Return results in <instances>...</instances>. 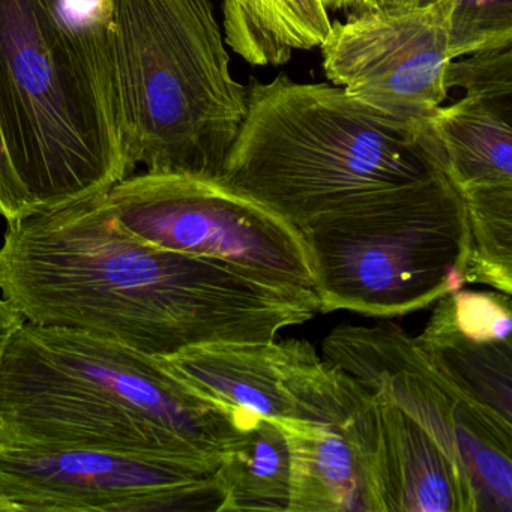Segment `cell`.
Segmentation results:
<instances>
[{"mask_svg":"<svg viewBox=\"0 0 512 512\" xmlns=\"http://www.w3.org/2000/svg\"><path fill=\"white\" fill-rule=\"evenodd\" d=\"M0 292L26 322L76 329L167 358L263 343L320 313L316 290L256 280L128 232L106 193L8 223Z\"/></svg>","mask_w":512,"mask_h":512,"instance_id":"6da1fadb","label":"cell"},{"mask_svg":"<svg viewBox=\"0 0 512 512\" xmlns=\"http://www.w3.org/2000/svg\"><path fill=\"white\" fill-rule=\"evenodd\" d=\"M256 418L208 400L158 356L23 322L0 358V448L100 449L220 466Z\"/></svg>","mask_w":512,"mask_h":512,"instance_id":"7a4b0ae2","label":"cell"},{"mask_svg":"<svg viewBox=\"0 0 512 512\" xmlns=\"http://www.w3.org/2000/svg\"><path fill=\"white\" fill-rule=\"evenodd\" d=\"M0 128L37 211L130 176L110 0H0Z\"/></svg>","mask_w":512,"mask_h":512,"instance_id":"3957f363","label":"cell"},{"mask_svg":"<svg viewBox=\"0 0 512 512\" xmlns=\"http://www.w3.org/2000/svg\"><path fill=\"white\" fill-rule=\"evenodd\" d=\"M446 176L427 131L356 106L343 89L253 80L221 181L296 229Z\"/></svg>","mask_w":512,"mask_h":512,"instance_id":"277c9868","label":"cell"},{"mask_svg":"<svg viewBox=\"0 0 512 512\" xmlns=\"http://www.w3.org/2000/svg\"><path fill=\"white\" fill-rule=\"evenodd\" d=\"M128 172L221 179L248 106L211 0H110Z\"/></svg>","mask_w":512,"mask_h":512,"instance_id":"5b68a950","label":"cell"},{"mask_svg":"<svg viewBox=\"0 0 512 512\" xmlns=\"http://www.w3.org/2000/svg\"><path fill=\"white\" fill-rule=\"evenodd\" d=\"M299 230L320 313L404 316L467 284L469 220L448 175Z\"/></svg>","mask_w":512,"mask_h":512,"instance_id":"8992f818","label":"cell"},{"mask_svg":"<svg viewBox=\"0 0 512 512\" xmlns=\"http://www.w3.org/2000/svg\"><path fill=\"white\" fill-rule=\"evenodd\" d=\"M106 199L146 244L217 260L274 286L314 290L301 230L221 179L145 172L113 185Z\"/></svg>","mask_w":512,"mask_h":512,"instance_id":"52a82bcc","label":"cell"},{"mask_svg":"<svg viewBox=\"0 0 512 512\" xmlns=\"http://www.w3.org/2000/svg\"><path fill=\"white\" fill-rule=\"evenodd\" d=\"M323 355L439 442L469 476L476 512L512 511V427L470 403L412 335L388 320L341 325L326 337Z\"/></svg>","mask_w":512,"mask_h":512,"instance_id":"ba28073f","label":"cell"},{"mask_svg":"<svg viewBox=\"0 0 512 512\" xmlns=\"http://www.w3.org/2000/svg\"><path fill=\"white\" fill-rule=\"evenodd\" d=\"M218 464L100 449L0 448L11 512H220Z\"/></svg>","mask_w":512,"mask_h":512,"instance_id":"9c48e42d","label":"cell"},{"mask_svg":"<svg viewBox=\"0 0 512 512\" xmlns=\"http://www.w3.org/2000/svg\"><path fill=\"white\" fill-rule=\"evenodd\" d=\"M448 13L449 0H436L335 20L319 46L326 77L361 109L419 127L448 98Z\"/></svg>","mask_w":512,"mask_h":512,"instance_id":"30bf717a","label":"cell"},{"mask_svg":"<svg viewBox=\"0 0 512 512\" xmlns=\"http://www.w3.org/2000/svg\"><path fill=\"white\" fill-rule=\"evenodd\" d=\"M193 391L259 418L352 424L373 397L310 341L209 344L161 358Z\"/></svg>","mask_w":512,"mask_h":512,"instance_id":"8fae6325","label":"cell"},{"mask_svg":"<svg viewBox=\"0 0 512 512\" xmlns=\"http://www.w3.org/2000/svg\"><path fill=\"white\" fill-rule=\"evenodd\" d=\"M290 455L287 512H377L370 472L376 403L352 424L274 419Z\"/></svg>","mask_w":512,"mask_h":512,"instance_id":"7c38bea8","label":"cell"},{"mask_svg":"<svg viewBox=\"0 0 512 512\" xmlns=\"http://www.w3.org/2000/svg\"><path fill=\"white\" fill-rule=\"evenodd\" d=\"M370 472L377 512H476L467 473L403 410L379 401Z\"/></svg>","mask_w":512,"mask_h":512,"instance_id":"4fadbf2b","label":"cell"},{"mask_svg":"<svg viewBox=\"0 0 512 512\" xmlns=\"http://www.w3.org/2000/svg\"><path fill=\"white\" fill-rule=\"evenodd\" d=\"M421 125L460 194L512 185L511 109L464 95Z\"/></svg>","mask_w":512,"mask_h":512,"instance_id":"5bb4252c","label":"cell"},{"mask_svg":"<svg viewBox=\"0 0 512 512\" xmlns=\"http://www.w3.org/2000/svg\"><path fill=\"white\" fill-rule=\"evenodd\" d=\"M413 338L470 403L512 427V341H479L464 335L452 316L451 293L437 301L424 331Z\"/></svg>","mask_w":512,"mask_h":512,"instance_id":"9a60e30c","label":"cell"},{"mask_svg":"<svg viewBox=\"0 0 512 512\" xmlns=\"http://www.w3.org/2000/svg\"><path fill=\"white\" fill-rule=\"evenodd\" d=\"M322 0H223L224 40L253 67H280L331 29Z\"/></svg>","mask_w":512,"mask_h":512,"instance_id":"2e32d148","label":"cell"},{"mask_svg":"<svg viewBox=\"0 0 512 512\" xmlns=\"http://www.w3.org/2000/svg\"><path fill=\"white\" fill-rule=\"evenodd\" d=\"M220 512H284L290 499V455L274 419H251L217 469Z\"/></svg>","mask_w":512,"mask_h":512,"instance_id":"e0dca14e","label":"cell"},{"mask_svg":"<svg viewBox=\"0 0 512 512\" xmlns=\"http://www.w3.org/2000/svg\"><path fill=\"white\" fill-rule=\"evenodd\" d=\"M469 220L467 284H487L512 292V185L478 188L461 194Z\"/></svg>","mask_w":512,"mask_h":512,"instance_id":"ac0fdd59","label":"cell"},{"mask_svg":"<svg viewBox=\"0 0 512 512\" xmlns=\"http://www.w3.org/2000/svg\"><path fill=\"white\" fill-rule=\"evenodd\" d=\"M448 40L452 61L512 46V0H449Z\"/></svg>","mask_w":512,"mask_h":512,"instance_id":"d6986e66","label":"cell"},{"mask_svg":"<svg viewBox=\"0 0 512 512\" xmlns=\"http://www.w3.org/2000/svg\"><path fill=\"white\" fill-rule=\"evenodd\" d=\"M449 62L446 88L464 89L466 95L512 110V46L484 50Z\"/></svg>","mask_w":512,"mask_h":512,"instance_id":"ffe728a7","label":"cell"},{"mask_svg":"<svg viewBox=\"0 0 512 512\" xmlns=\"http://www.w3.org/2000/svg\"><path fill=\"white\" fill-rule=\"evenodd\" d=\"M455 325L479 341H511V295L457 290L451 293Z\"/></svg>","mask_w":512,"mask_h":512,"instance_id":"44dd1931","label":"cell"},{"mask_svg":"<svg viewBox=\"0 0 512 512\" xmlns=\"http://www.w3.org/2000/svg\"><path fill=\"white\" fill-rule=\"evenodd\" d=\"M37 211L23 187L0 128V215L10 223Z\"/></svg>","mask_w":512,"mask_h":512,"instance_id":"7402d4cb","label":"cell"},{"mask_svg":"<svg viewBox=\"0 0 512 512\" xmlns=\"http://www.w3.org/2000/svg\"><path fill=\"white\" fill-rule=\"evenodd\" d=\"M25 322L22 314L7 301L0 299V358L4 355L5 347L10 341L11 335Z\"/></svg>","mask_w":512,"mask_h":512,"instance_id":"603a6c76","label":"cell"},{"mask_svg":"<svg viewBox=\"0 0 512 512\" xmlns=\"http://www.w3.org/2000/svg\"><path fill=\"white\" fill-rule=\"evenodd\" d=\"M436 0H352V10L362 11L388 10V8L422 7L433 4Z\"/></svg>","mask_w":512,"mask_h":512,"instance_id":"cb8c5ba5","label":"cell"},{"mask_svg":"<svg viewBox=\"0 0 512 512\" xmlns=\"http://www.w3.org/2000/svg\"><path fill=\"white\" fill-rule=\"evenodd\" d=\"M323 7L331 13V11L346 10L352 7V0H322Z\"/></svg>","mask_w":512,"mask_h":512,"instance_id":"d4e9b609","label":"cell"},{"mask_svg":"<svg viewBox=\"0 0 512 512\" xmlns=\"http://www.w3.org/2000/svg\"><path fill=\"white\" fill-rule=\"evenodd\" d=\"M0 512H11L10 506L4 500H0Z\"/></svg>","mask_w":512,"mask_h":512,"instance_id":"484cf974","label":"cell"}]
</instances>
